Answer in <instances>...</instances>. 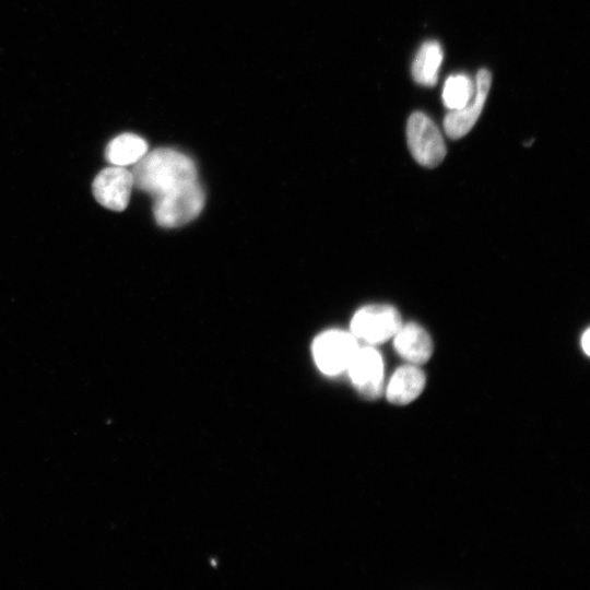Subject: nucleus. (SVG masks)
<instances>
[{
  "label": "nucleus",
  "mask_w": 590,
  "mask_h": 590,
  "mask_svg": "<svg viewBox=\"0 0 590 590\" xmlns=\"http://www.w3.org/2000/svg\"><path fill=\"white\" fill-rule=\"evenodd\" d=\"M133 186L132 173L114 165L97 174L92 190L101 205L113 211H123L129 203Z\"/></svg>",
  "instance_id": "7"
},
{
  "label": "nucleus",
  "mask_w": 590,
  "mask_h": 590,
  "mask_svg": "<svg viewBox=\"0 0 590 590\" xmlns=\"http://www.w3.org/2000/svg\"><path fill=\"white\" fill-rule=\"evenodd\" d=\"M356 338L343 330H328L312 343V355L318 368L327 375L346 370L358 349Z\"/></svg>",
  "instance_id": "5"
},
{
  "label": "nucleus",
  "mask_w": 590,
  "mask_h": 590,
  "mask_svg": "<svg viewBox=\"0 0 590 590\" xmlns=\"http://www.w3.org/2000/svg\"><path fill=\"white\" fill-rule=\"evenodd\" d=\"M148 152L144 139L133 133H122L106 146V160L115 166H128L139 162Z\"/></svg>",
  "instance_id": "12"
},
{
  "label": "nucleus",
  "mask_w": 590,
  "mask_h": 590,
  "mask_svg": "<svg viewBox=\"0 0 590 590\" xmlns=\"http://www.w3.org/2000/svg\"><path fill=\"white\" fill-rule=\"evenodd\" d=\"M581 346L587 355L590 354V330L586 329L581 335Z\"/></svg>",
  "instance_id": "14"
},
{
  "label": "nucleus",
  "mask_w": 590,
  "mask_h": 590,
  "mask_svg": "<svg viewBox=\"0 0 590 590\" xmlns=\"http://www.w3.org/2000/svg\"><path fill=\"white\" fill-rule=\"evenodd\" d=\"M402 324L399 311L385 304L367 305L358 309L351 320V333L370 344L391 339Z\"/></svg>",
  "instance_id": "4"
},
{
  "label": "nucleus",
  "mask_w": 590,
  "mask_h": 590,
  "mask_svg": "<svg viewBox=\"0 0 590 590\" xmlns=\"http://www.w3.org/2000/svg\"><path fill=\"white\" fill-rule=\"evenodd\" d=\"M346 370L364 397L373 399L381 393L384 362L374 347H358Z\"/></svg>",
  "instance_id": "8"
},
{
  "label": "nucleus",
  "mask_w": 590,
  "mask_h": 590,
  "mask_svg": "<svg viewBox=\"0 0 590 590\" xmlns=\"http://www.w3.org/2000/svg\"><path fill=\"white\" fill-rule=\"evenodd\" d=\"M406 140L413 158L422 166L436 167L446 156L445 141L438 127L422 111L409 117Z\"/></svg>",
  "instance_id": "3"
},
{
  "label": "nucleus",
  "mask_w": 590,
  "mask_h": 590,
  "mask_svg": "<svg viewBox=\"0 0 590 590\" xmlns=\"http://www.w3.org/2000/svg\"><path fill=\"white\" fill-rule=\"evenodd\" d=\"M442 58V48L438 42L428 40L424 43L412 63L411 71L414 81L424 86L435 85Z\"/></svg>",
  "instance_id": "11"
},
{
  "label": "nucleus",
  "mask_w": 590,
  "mask_h": 590,
  "mask_svg": "<svg viewBox=\"0 0 590 590\" xmlns=\"http://www.w3.org/2000/svg\"><path fill=\"white\" fill-rule=\"evenodd\" d=\"M491 83V72L487 69L479 70L471 101L460 109L449 110L444 119V130L449 138L460 139L473 128L485 105Z\"/></svg>",
  "instance_id": "6"
},
{
  "label": "nucleus",
  "mask_w": 590,
  "mask_h": 590,
  "mask_svg": "<svg viewBox=\"0 0 590 590\" xmlns=\"http://www.w3.org/2000/svg\"><path fill=\"white\" fill-rule=\"evenodd\" d=\"M203 204L204 192L196 180L155 197L153 213L158 225L178 227L196 219Z\"/></svg>",
  "instance_id": "2"
},
{
  "label": "nucleus",
  "mask_w": 590,
  "mask_h": 590,
  "mask_svg": "<svg viewBox=\"0 0 590 590\" xmlns=\"http://www.w3.org/2000/svg\"><path fill=\"white\" fill-rule=\"evenodd\" d=\"M425 374L417 365L399 367L391 376L386 396L390 403L405 405L414 401L425 387Z\"/></svg>",
  "instance_id": "10"
},
{
  "label": "nucleus",
  "mask_w": 590,
  "mask_h": 590,
  "mask_svg": "<svg viewBox=\"0 0 590 590\" xmlns=\"http://www.w3.org/2000/svg\"><path fill=\"white\" fill-rule=\"evenodd\" d=\"M393 338L397 353L413 365L426 363L433 353V343L427 331L415 322L401 324Z\"/></svg>",
  "instance_id": "9"
},
{
  "label": "nucleus",
  "mask_w": 590,
  "mask_h": 590,
  "mask_svg": "<svg viewBox=\"0 0 590 590\" xmlns=\"http://www.w3.org/2000/svg\"><path fill=\"white\" fill-rule=\"evenodd\" d=\"M474 93V82L462 73L447 78L442 88V103L448 110L460 109L465 106Z\"/></svg>",
  "instance_id": "13"
},
{
  "label": "nucleus",
  "mask_w": 590,
  "mask_h": 590,
  "mask_svg": "<svg viewBox=\"0 0 590 590\" xmlns=\"http://www.w3.org/2000/svg\"><path fill=\"white\" fill-rule=\"evenodd\" d=\"M131 173L133 185L154 198L197 180L192 160L169 148L145 153Z\"/></svg>",
  "instance_id": "1"
}]
</instances>
